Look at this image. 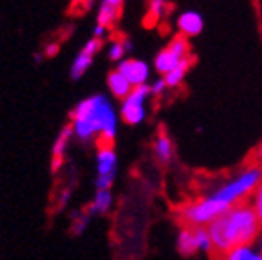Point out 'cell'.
Masks as SVG:
<instances>
[{"mask_svg":"<svg viewBox=\"0 0 262 260\" xmlns=\"http://www.w3.org/2000/svg\"><path fill=\"white\" fill-rule=\"evenodd\" d=\"M213 251L222 255L237 246L251 244L260 231V222L250 204H237L229 207L217 220L208 226Z\"/></svg>","mask_w":262,"mask_h":260,"instance_id":"obj_1","label":"cell"},{"mask_svg":"<svg viewBox=\"0 0 262 260\" xmlns=\"http://www.w3.org/2000/svg\"><path fill=\"white\" fill-rule=\"evenodd\" d=\"M73 131L80 140H90L100 133L102 147L110 146L117 133V117L111 104L102 95H95L82 100L73 110Z\"/></svg>","mask_w":262,"mask_h":260,"instance_id":"obj_2","label":"cell"},{"mask_svg":"<svg viewBox=\"0 0 262 260\" xmlns=\"http://www.w3.org/2000/svg\"><path fill=\"white\" fill-rule=\"evenodd\" d=\"M262 184V169L260 167H250V169L241 171L237 177L222 184L217 191L211 193L219 202H222L226 207H233L237 204H242L246 197L255 193L258 186Z\"/></svg>","mask_w":262,"mask_h":260,"instance_id":"obj_3","label":"cell"},{"mask_svg":"<svg viewBox=\"0 0 262 260\" xmlns=\"http://www.w3.org/2000/svg\"><path fill=\"white\" fill-rule=\"evenodd\" d=\"M229 207H226L222 202H219L213 195H208L204 199H199L195 202L188 204V206L180 211V219L184 220L188 226H201V228H208L213 220H217L224 211H228Z\"/></svg>","mask_w":262,"mask_h":260,"instance_id":"obj_4","label":"cell"},{"mask_svg":"<svg viewBox=\"0 0 262 260\" xmlns=\"http://www.w3.org/2000/svg\"><path fill=\"white\" fill-rule=\"evenodd\" d=\"M177 248L182 255H193L199 251H211V236H209L208 228L201 226H188L182 228L177 236Z\"/></svg>","mask_w":262,"mask_h":260,"instance_id":"obj_5","label":"cell"},{"mask_svg":"<svg viewBox=\"0 0 262 260\" xmlns=\"http://www.w3.org/2000/svg\"><path fill=\"white\" fill-rule=\"evenodd\" d=\"M189 58V42L186 37H177L166 49H162L155 57V68L162 75L169 73L171 69L180 66L184 60Z\"/></svg>","mask_w":262,"mask_h":260,"instance_id":"obj_6","label":"cell"},{"mask_svg":"<svg viewBox=\"0 0 262 260\" xmlns=\"http://www.w3.org/2000/svg\"><path fill=\"white\" fill-rule=\"evenodd\" d=\"M147 95H151V88L146 84L135 85L133 91L124 98L122 110L120 115L127 124H140L146 117V110H144V102H146Z\"/></svg>","mask_w":262,"mask_h":260,"instance_id":"obj_7","label":"cell"},{"mask_svg":"<svg viewBox=\"0 0 262 260\" xmlns=\"http://www.w3.org/2000/svg\"><path fill=\"white\" fill-rule=\"evenodd\" d=\"M100 46H102V38H91L90 42H86V46L80 49V53H78V57L75 58L73 66H71V78L77 80V78H80L82 75L86 73L91 62H93L95 53L100 49Z\"/></svg>","mask_w":262,"mask_h":260,"instance_id":"obj_8","label":"cell"},{"mask_svg":"<svg viewBox=\"0 0 262 260\" xmlns=\"http://www.w3.org/2000/svg\"><path fill=\"white\" fill-rule=\"evenodd\" d=\"M117 71L124 75L127 80L131 82V85H142L146 84L147 77H149V68L146 62L137 60V58H127V60H120Z\"/></svg>","mask_w":262,"mask_h":260,"instance_id":"obj_9","label":"cell"},{"mask_svg":"<svg viewBox=\"0 0 262 260\" xmlns=\"http://www.w3.org/2000/svg\"><path fill=\"white\" fill-rule=\"evenodd\" d=\"M177 26H179L180 35L188 38V37H195V35H199L202 31L204 20H202V16L196 11H184L179 16Z\"/></svg>","mask_w":262,"mask_h":260,"instance_id":"obj_10","label":"cell"},{"mask_svg":"<svg viewBox=\"0 0 262 260\" xmlns=\"http://www.w3.org/2000/svg\"><path fill=\"white\" fill-rule=\"evenodd\" d=\"M73 127L71 126H66L64 129L60 131V135L57 137L55 140V146H53V155H51V171L57 173L58 169L62 167V162H64V153H66V147H68V142H70L71 135H73Z\"/></svg>","mask_w":262,"mask_h":260,"instance_id":"obj_11","label":"cell"},{"mask_svg":"<svg viewBox=\"0 0 262 260\" xmlns=\"http://www.w3.org/2000/svg\"><path fill=\"white\" fill-rule=\"evenodd\" d=\"M117 169V155L111 146L100 147L97 157V175H115Z\"/></svg>","mask_w":262,"mask_h":260,"instance_id":"obj_12","label":"cell"},{"mask_svg":"<svg viewBox=\"0 0 262 260\" xmlns=\"http://www.w3.org/2000/svg\"><path fill=\"white\" fill-rule=\"evenodd\" d=\"M107 85H110L111 93L117 98H126L127 95L133 91L131 82L127 80L120 71H111V73L107 75Z\"/></svg>","mask_w":262,"mask_h":260,"instance_id":"obj_13","label":"cell"},{"mask_svg":"<svg viewBox=\"0 0 262 260\" xmlns=\"http://www.w3.org/2000/svg\"><path fill=\"white\" fill-rule=\"evenodd\" d=\"M111 204H113V195H111L110 189H97V193L93 197V202L88 206V213L90 215H95V213L104 215V213L110 211Z\"/></svg>","mask_w":262,"mask_h":260,"instance_id":"obj_14","label":"cell"},{"mask_svg":"<svg viewBox=\"0 0 262 260\" xmlns=\"http://www.w3.org/2000/svg\"><path fill=\"white\" fill-rule=\"evenodd\" d=\"M260 253H257L251 244L237 246V248H231L229 251L222 253L221 260H257Z\"/></svg>","mask_w":262,"mask_h":260,"instance_id":"obj_15","label":"cell"},{"mask_svg":"<svg viewBox=\"0 0 262 260\" xmlns=\"http://www.w3.org/2000/svg\"><path fill=\"white\" fill-rule=\"evenodd\" d=\"M155 155L160 162H169L173 157V142L166 135H160L155 142Z\"/></svg>","mask_w":262,"mask_h":260,"instance_id":"obj_16","label":"cell"},{"mask_svg":"<svg viewBox=\"0 0 262 260\" xmlns=\"http://www.w3.org/2000/svg\"><path fill=\"white\" fill-rule=\"evenodd\" d=\"M120 15V9L119 8H113L110 4H104L100 6V11H98V26H102V28H111V26L117 22Z\"/></svg>","mask_w":262,"mask_h":260,"instance_id":"obj_17","label":"cell"},{"mask_svg":"<svg viewBox=\"0 0 262 260\" xmlns=\"http://www.w3.org/2000/svg\"><path fill=\"white\" fill-rule=\"evenodd\" d=\"M189 64H191V58L184 60L180 66H177L175 69H171L169 73L164 75V80H166V85H169V88H175V85H179L180 82L184 80L186 71L189 69Z\"/></svg>","mask_w":262,"mask_h":260,"instance_id":"obj_18","label":"cell"},{"mask_svg":"<svg viewBox=\"0 0 262 260\" xmlns=\"http://www.w3.org/2000/svg\"><path fill=\"white\" fill-rule=\"evenodd\" d=\"M90 219H91V215L88 213V209L75 213L73 224H71V233H73V235L77 236V235H80L82 231H86L88 224H90Z\"/></svg>","mask_w":262,"mask_h":260,"instance_id":"obj_19","label":"cell"},{"mask_svg":"<svg viewBox=\"0 0 262 260\" xmlns=\"http://www.w3.org/2000/svg\"><path fill=\"white\" fill-rule=\"evenodd\" d=\"M127 49H131V44L127 40H117L110 48V58L111 60H122Z\"/></svg>","mask_w":262,"mask_h":260,"instance_id":"obj_20","label":"cell"},{"mask_svg":"<svg viewBox=\"0 0 262 260\" xmlns=\"http://www.w3.org/2000/svg\"><path fill=\"white\" fill-rule=\"evenodd\" d=\"M251 207H253L255 215H257L258 222L262 226V184L255 189L253 197H251Z\"/></svg>","mask_w":262,"mask_h":260,"instance_id":"obj_21","label":"cell"},{"mask_svg":"<svg viewBox=\"0 0 262 260\" xmlns=\"http://www.w3.org/2000/svg\"><path fill=\"white\" fill-rule=\"evenodd\" d=\"M166 11V0H149V16L160 18Z\"/></svg>","mask_w":262,"mask_h":260,"instance_id":"obj_22","label":"cell"},{"mask_svg":"<svg viewBox=\"0 0 262 260\" xmlns=\"http://www.w3.org/2000/svg\"><path fill=\"white\" fill-rule=\"evenodd\" d=\"M113 180H115V175H97L95 186H97V189H110Z\"/></svg>","mask_w":262,"mask_h":260,"instance_id":"obj_23","label":"cell"},{"mask_svg":"<svg viewBox=\"0 0 262 260\" xmlns=\"http://www.w3.org/2000/svg\"><path fill=\"white\" fill-rule=\"evenodd\" d=\"M70 197H71V189L70 187H66L64 191L60 193V197H58V209H62V207L66 206V202L70 200Z\"/></svg>","mask_w":262,"mask_h":260,"instance_id":"obj_24","label":"cell"},{"mask_svg":"<svg viewBox=\"0 0 262 260\" xmlns=\"http://www.w3.org/2000/svg\"><path fill=\"white\" fill-rule=\"evenodd\" d=\"M151 93H155V95H159V93H162L164 91V88H166V80L164 78H160V80H157V82H153L151 85Z\"/></svg>","mask_w":262,"mask_h":260,"instance_id":"obj_25","label":"cell"},{"mask_svg":"<svg viewBox=\"0 0 262 260\" xmlns=\"http://www.w3.org/2000/svg\"><path fill=\"white\" fill-rule=\"evenodd\" d=\"M57 53H58V46L55 44V42H51V44L46 46V49H44V55H46V57H55Z\"/></svg>","mask_w":262,"mask_h":260,"instance_id":"obj_26","label":"cell"},{"mask_svg":"<svg viewBox=\"0 0 262 260\" xmlns=\"http://www.w3.org/2000/svg\"><path fill=\"white\" fill-rule=\"evenodd\" d=\"M104 33H106V28H102V26H97V28H95V37L93 38H102L104 37Z\"/></svg>","mask_w":262,"mask_h":260,"instance_id":"obj_27","label":"cell"},{"mask_svg":"<svg viewBox=\"0 0 262 260\" xmlns=\"http://www.w3.org/2000/svg\"><path fill=\"white\" fill-rule=\"evenodd\" d=\"M122 2L124 0H104V4H110V6H113V8H119V9H120V6H122Z\"/></svg>","mask_w":262,"mask_h":260,"instance_id":"obj_28","label":"cell"},{"mask_svg":"<svg viewBox=\"0 0 262 260\" xmlns=\"http://www.w3.org/2000/svg\"><path fill=\"white\" fill-rule=\"evenodd\" d=\"M258 155H260V159H262V147H260V151H258Z\"/></svg>","mask_w":262,"mask_h":260,"instance_id":"obj_29","label":"cell"},{"mask_svg":"<svg viewBox=\"0 0 262 260\" xmlns=\"http://www.w3.org/2000/svg\"><path fill=\"white\" fill-rule=\"evenodd\" d=\"M257 260H262V253H260V255H258V258Z\"/></svg>","mask_w":262,"mask_h":260,"instance_id":"obj_30","label":"cell"}]
</instances>
